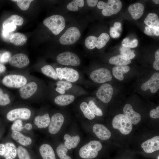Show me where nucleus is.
<instances>
[{
  "instance_id": "27",
  "label": "nucleus",
  "mask_w": 159,
  "mask_h": 159,
  "mask_svg": "<svg viewBox=\"0 0 159 159\" xmlns=\"http://www.w3.org/2000/svg\"><path fill=\"white\" fill-rule=\"evenodd\" d=\"M72 83L65 80H58L56 83L55 91L60 95L65 94L66 91L71 89L73 86Z\"/></svg>"
},
{
  "instance_id": "47",
  "label": "nucleus",
  "mask_w": 159,
  "mask_h": 159,
  "mask_svg": "<svg viewBox=\"0 0 159 159\" xmlns=\"http://www.w3.org/2000/svg\"><path fill=\"white\" fill-rule=\"evenodd\" d=\"M155 60L153 63V67L156 70H159V49L157 50L155 53Z\"/></svg>"
},
{
  "instance_id": "45",
  "label": "nucleus",
  "mask_w": 159,
  "mask_h": 159,
  "mask_svg": "<svg viewBox=\"0 0 159 159\" xmlns=\"http://www.w3.org/2000/svg\"><path fill=\"white\" fill-rule=\"evenodd\" d=\"M11 57V53L8 51L0 53V63L2 64L7 62Z\"/></svg>"
},
{
  "instance_id": "16",
  "label": "nucleus",
  "mask_w": 159,
  "mask_h": 159,
  "mask_svg": "<svg viewBox=\"0 0 159 159\" xmlns=\"http://www.w3.org/2000/svg\"><path fill=\"white\" fill-rule=\"evenodd\" d=\"M141 146L145 152L151 153L159 150V136H155L143 142Z\"/></svg>"
},
{
  "instance_id": "25",
  "label": "nucleus",
  "mask_w": 159,
  "mask_h": 159,
  "mask_svg": "<svg viewBox=\"0 0 159 159\" xmlns=\"http://www.w3.org/2000/svg\"><path fill=\"white\" fill-rule=\"evenodd\" d=\"M145 24L147 26L155 29H159V19L155 14L149 13L144 20Z\"/></svg>"
},
{
  "instance_id": "7",
  "label": "nucleus",
  "mask_w": 159,
  "mask_h": 159,
  "mask_svg": "<svg viewBox=\"0 0 159 159\" xmlns=\"http://www.w3.org/2000/svg\"><path fill=\"white\" fill-rule=\"evenodd\" d=\"M56 60L61 64L73 67L79 66L81 62L78 55L69 51L64 52L59 54L57 57Z\"/></svg>"
},
{
  "instance_id": "34",
  "label": "nucleus",
  "mask_w": 159,
  "mask_h": 159,
  "mask_svg": "<svg viewBox=\"0 0 159 159\" xmlns=\"http://www.w3.org/2000/svg\"><path fill=\"white\" fill-rule=\"evenodd\" d=\"M68 149L64 144L61 143L57 147L56 152L60 159H72V158L67 155Z\"/></svg>"
},
{
  "instance_id": "23",
  "label": "nucleus",
  "mask_w": 159,
  "mask_h": 159,
  "mask_svg": "<svg viewBox=\"0 0 159 159\" xmlns=\"http://www.w3.org/2000/svg\"><path fill=\"white\" fill-rule=\"evenodd\" d=\"M130 67L126 65H117L112 69L113 76L117 79L122 81L124 79L123 74L129 71Z\"/></svg>"
},
{
  "instance_id": "43",
  "label": "nucleus",
  "mask_w": 159,
  "mask_h": 159,
  "mask_svg": "<svg viewBox=\"0 0 159 159\" xmlns=\"http://www.w3.org/2000/svg\"><path fill=\"white\" fill-rule=\"evenodd\" d=\"M33 1L32 0H16L18 6L22 10H26L29 8L31 3Z\"/></svg>"
},
{
  "instance_id": "26",
  "label": "nucleus",
  "mask_w": 159,
  "mask_h": 159,
  "mask_svg": "<svg viewBox=\"0 0 159 159\" xmlns=\"http://www.w3.org/2000/svg\"><path fill=\"white\" fill-rule=\"evenodd\" d=\"M65 140L64 144L68 149L75 148L80 140V138L78 135L71 136L68 134H65L64 136Z\"/></svg>"
},
{
  "instance_id": "56",
  "label": "nucleus",
  "mask_w": 159,
  "mask_h": 159,
  "mask_svg": "<svg viewBox=\"0 0 159 159\" xmlns=\"http://www.w3.org/2000/svg\"><path fill=\"white\" fill-rule=\"evenodd\" d=\"M157 159H159V155Z\"/></svg>"
},
{
  "instance_id": "29",
  "label": "nucleus",
  "mask_w": 159,
  "mask_h": 159,
  "mask_svg": "<svg viewBox=\"0 0 159 159\" xmlns=\"http://www.w3.org/2000/svg\"><path fill=\"white\" fill-rule=\"evenodd\" d=\"M50 118L49 114L47 113L40 116H36L34 120V123L39 128L47 127L49 124Z\"/></svg>"
},
{
  "instance_id": "37",
  "label": "nucleus",
  "mask_w": 159,
  "mask_h": 159,
  "mask_svg": "<svg viewBox=\"0 0 159 159\" xmlns=\"http://www.w3.org/2000/svg\"><path fill=\"white\" fill-rule=\"evenodd\" d=\"M97 41V37L94 36H89L85 40V45L88 49H93L96 47Z\"/></svg>"
},
{
  "instance_id": "44",
  "label": "nucleus",
  "mask_w": 159,
  "mask_h": 159,
  "mask_svg": "<svg viewBox=\"0 0 159 159\" xmlns=\"http://www.w3.org/2000/svg\"><path fill=\"white\" fill-rule=\"evenodd\" d=\"M23 126L22 120L17 119L15 120L11 126V129L12 131L19 132L24 128Z\"/></svg>"
},
{
  "instance_id": "51",
  "label": "nucleus",
  "mask_w": 159,
  "mask_h": 159,
  "mask_svg": "<svg viewBox=\"0 0 159 159\" xmlns=\"http://www.w3.org/2000/svg\"><path fill=\"white\" fill-rule=\"evenodd\" d=\"M113 27L119 32L122 30L121 24L120 22H115L114 23Z\"/></svg>"
},
{
  "instance_id": "1",
  "label": "nucleus",
  "mask_w": 159,
  "mask_h": 159,
  "mask_svg": "<svg viewBox=\"0 0 159 159\" xmlns=\"http://www.w3.org/2000/svg\"><path fill=\"white\" fill-rule=\"evenodd\" d=\"M41 85L37 79H29L26 85L19 89V96L24 100L37 96L41 90Z\"/></svg>"
},
{
  "instance_id": "18",
  "label": "nucleus",
  "mask_w": 159,
  "mask_h": 159,
  "mask_svg": "<svg viewBox=\"0 0 159 159\" xmlns=\"http://www.w3.org/2000/svg\"><path fill=\"white\" fill-rule=\"evenodd\" d=\"M61 68L63 80L73 83L79 80L80 74L77 70L67 67H61Z\"/></svg>"
},
{
  "instance_id": "3",
  "label": "nucleus",
  "mask_w": 159,
  "mask_h": 159,
  "mask_svg": "<svg viewBox=\"0 0 159 159\" xmlns=\"http://www.w3.org/2000/svg\"><path fill=\"white\" fill-rule=\"evenodd\" d=\"M43 23L53 34L56 35L61 33L65 26L64 18L59 15H53L46 18L44 20Z\"/></svg>"
},
{
  "instance_id": "21",
  "label": "nucleus",
  "mask_w": 159,
  "mask_h": 159,
  "mask_svg": "<svg viewBox=\"0 0 159 159\" xmlns=\"http://www.w3.org/2000/svg\"><path fill=\"white\" fill-rule=\"evenodd\" d=\"M39 152L43 159H56L53 148L48 144L42 145L39 148Z\"/></svg>"
},
{
  "instance_id": "49",
  "label": "nucleus",
  "mask_w": 159,
  "mask_h": 159,
  "mask_svg": "<svg viewBox=\"0 0 159 159\" xmlns=\"http://www.w3.org/2000/svg\"><path fill=\"white\" fill-rule=\"evenodd\" d=\"M110 33L111 37L114 38H118L120 36V32L113 27L110 28Z\"/></svg>"
},
{
  "instance_id": "13",
  "label": "nucleus",
  "mask_w": 159,
  "mask_h": 159,
  "mask_svg": "<svg viewBox=\"0 0 159 159\" xmlns=\"http://www.w3.org/2000/svg\"><path fill=\"white\" fill-rule=\"evenodd\" d=\"M63 115L60 113L54 115L50 120L49 125L48 131L52 134L57 133L60 130L64 122Z\"/></svg>"
},
{
  "instance_id": "9",
  "label": "nucleus",
  "mask_w": 159,
  "mask_h": 159,
  "mask_svg": "<svg viewBox=\"0 0 159 159\" xmlns=\"http://www.w3.org/2000/svg\"><path fill=\"white\" fill-rule=\"evenodd\" d=\"M90 77L93 82L98 83H103L111 81L112 75L110 71L107 69L101 68L92 72Z\"/></svg>"
},
{
  "instance_id": "40",
  "label": "nucleus",
  "mask_w": 159,
  "mask_h": 159,
  "mask_svg": "<svg viewBox=\"0 0 159 159\" xmlns=\"http://www.w3.org/2000/svg\"><path fill=\"white\" fill-rule=\"evenodd\" d=\"M138 43V40L136 39L130 40L129 38H126L123 40L122 45V47H125L134 48L137 46Z\"/></svg>"
},
{
  "instance_id": "10",
  "label": "nucleus",
  "mask_w": 159,
  "mask_h": 159,
  "mask_svg": "<svg viewBox=\"0 0 159 159\" xmlns=\"http://www.w3.org/2000/svg\"><path fill=\"white\" fill-rule=\"evenodd\" d=\"M31 112L30 109L25 107L18 108L12 109L6 115L7 119L10 121L21 119L26 120L31 116Z\"/></svg>"
},
{
  "instance_id": "32",
  "label": "nucleus",
  "mask_w": 159,
  "mask_h": 159,
  "mask_svg": "<svg viewBox=\"0 0 159 159\" xmlns=\"http://www.w3.org/2000/svg\"><path fill=\"white\" fill-rule=\"evenodd\" d=\"M80 108L86 118L90 120H92L95 118V115L90 110L86 102H82L80 105Z\"/></svg>"
},
{
  "instance_id": "12",
  "label": "nucleus",
  "mask_w": 159,
  "mask_h": 159,
  "mask_svg": "<svg viewBox=\"0 0 159 159\" xmlns=\"http://www.w3.org/2000/svg\"><path fill=\"white\" fill-rule=\"evenodd\" d=\"M17 155V148L12 143L0 144V155L5 159H14Z\"/></svg>"
},
{
  "instance_id": "48",
  "label": "nucleus",
  "mask_w": 159,
  "mask_h": 159,
  "mask_svg": "<svg viewBox=\"0 0 159 159\" xmlns=\"http://www.w3.org/2000/svg\"><path fill=\"white\" fill-rule=\"evenodd\" d=\"M150 117L154 119L158 118H159V106H158L156 109H153L152 110L150 113Z\"/></svg>"
},
{
  "instance_id": "6",
  "label": "nucleus",
  "mask_w": 159,
  "mask_h": 159,
  "mask_svg": "<svg viewBox=\"0 0 159 159\" xmlns=\"http://www.w3.org/2000/svg\"><path fill=\"white\" fill-rule=\"evenodd\" d=\"M113 128L117 129L122 134L127 135L132 130V123L123 114H119L115 116L112 121Z\"/></svg>"
},
{
  "instance_id": "38",
  "label": "nucleus",
  "mask_w": 159,
  "mask_h": 159,
  "mask_svg": "<svg viewBox=\"0 0 159 159\" xmlns=\"http://www.w3.org/2000/svg\"><path fill=\"white\" fill-rule=\"evenodd\" d=\"M88 105L90 110L95 115L98 116L102 115L103 112L102 110L97 106L93 100H90Z\"/></svg>"
},
{
  "instance_id": "14",
  "label": "nucleus",
  "mask_w": 159,
  "mask_h": 159,
  "mask_svg": "<svg viewBox=\"0 0 159 159\" xmlns=\"http://www.w3.org/2000/svg\"><path fill=\"white\" fill-rule=\"evenodd\" d=\"M9 62L13 67L21 68L27 66L29 63L30 61L26 54L19 53L11 56Z\"/></svg>"
},
{
  "instance_id": "39",
  "label": "nucleus",
  "mask_w": 159,
  "mask_h": 159,
  "mask_svg": "<svg viewBox=\"0 0 159 159\" xmlns=\"http://www.w3.org/2000/svg\"><path fill=\"white\" fill-rule=\"evenodd\" d=\"M17 153L19 159H31L27 150L21 146L17 148Z\"/></svg>"
},
{
  "instance_id": "55",
  "label": "nucleus",
  "mask_w": 159,
  "mask_h": 159,
  "mask_svg": "<svg viewBox=\"0 0 159 159\" xmlns=\"http://www.w3.org/2000/svg\"><path fill=\"white\" fill-rule=\"evenodd\" d=\"M153 1L155 4H158L159 3V0H153Z\"/></svg>"
},
{
  "instance_id": "42",
  "label": "nucleus",
  "mask_w": 159,
  "mask_h": 159,
  "mask_svg": "<svg viewBox=\"0 0 159 159\" xmlns=\"http://www.w3.org/2000/svg\"><path fill=\"white\" fill-rule=\"evenodd\" d=\"M11 102L9 96L6 93H4L2 89L0 88V105L5 106Z\"/></svg>"
},
{
  "instance_id": "5",
  "label": "nucleus",
  "mask_w": 159,
  "mask_h": 159,
  "mask_svg": "<svg viewBox=\"0 0 159 159\" xmlns=\"http://www.w3.org/2000/svg\"><path fill=\"white\" fill-rule=\"evenodd\" d=\"M122 3L119 0H109L107 3L100 1L97 4V7L102 9V13L105 16H109L116 14L120 10Z\"/></svg>"
},
{
  "instance_id": "17",
  "label": "nucleus",
  "mask_w": 159,
  "mask_h": 159,
  "mask_svg": "<svg viewBox=\"0 0 159 159\" xmlns=\"http://www.w3.org/2000/svg\"><path fill=\"white\" fill-rule=\"evenodd\" d=\"M124 115L130 122L133 125L137 124L141 120L140 115L134 111L131 105L129 104H126L123 108Z\"/></svg>"
},
{
  "instance_id": "11",
  "label": "nucleus",
  "mask_w": 159,
  "mask_h": 159,
  "mask_svg": "<svg viewBox=\"0 0 159 159\" xmlns=\"http://www.w3.org/2000/svg\"><path fill=\"white\" fill-rule=\"evenodd\" d=\"M113 94L112 86L108 83L102 85L97 90L96 95L97 97L104 103H107L111 100Z\"/></svg>"
},
{
  "instance_id": "19",
  "label": "nucleus",
  "mask_w": 159,
  "mask_h": 159,
  "mask_svg": "<svg viewBox=\"0 0 159 159\" xmlns=\"http://www.w3.org/2000/svg\"><path fill=\"white\" fill-rule=\"evenodd\" d=\"M93 132L100 139L105 140L111 137V133L105 126L102 124H96L92 128Z\"/></svg>"
},
{
  "instance_id": "35",
  "label": "nucleus",
  "mask_w": 159,
  "mask_h": 159,
  "mask_svg": "<svg viewBox=\"0 0 159 159\" xmlns=\"http://www.w3.org/2000/svg\"><path fill=\"white\" fill-rule=\"evenodd\" d=\"M109 35L106 33H103L97 37V41L96 47L100 49L104 47L110 39Z\"/></svg>"
},
{
  "instance_id": "54",
  "label": "nucleus",
  "mask_w": 159,
  "mask_h": 159,
  "mask_svg": "<svg viewBox=\"0 0 159 159\" xmlns=\"http://www.w3.org/2000/svg\"><path fill=\"white\" fill-rule=\"evenodd\" d=\"M24 127L27 130H29L32 128V125L30 123H27L25 124Z\"/></svg>"
},
{
  "instance_id": "53",
  "label": "nucleus",
  "mask_w": 159,
  "mask_h": 159,
  "mask_svg": "<svg viewBox=\"0 0 159 159\" xmlns=\"http://www.w3.org/2000/svg\"><path fill=\"white\" fill-rule=\"evenodd\" d=\"M6 69V67L3 64L0 63V74L4 72Z\"/></svg>"
},
{
  "instance_id": "8",
  "label": "nucleus",
  "mask_w": 159,
  "mask_h": 159,
  "mask_svg": "<svg viewBox=\"0 0 159 159\" xmlns=\"http://www.w3.org/2000/svg\"><path fill=\"white\" fill-rule=\"evenodd\" d=\"M81 35L80 31L77 28L72 26L68 28L62 35L59 42L64 45L73 44L80 39Z\"/></svg>"
},
{
  "instance_id": "31",
  "label": "nucleus",
  "mask_w": 159,
  "mask_h": 159,
  "mask_svg": "<svg viewBox=\"0 0 159 159\" xmlns=\"http://www.w3.org/2000/svg\"><path fill=\"white\" fill-rule=\"evenodd\" d=\"M41 72L46 76L54 80H58L55 69L50 65H46L41 69Z\"/></svg>"
},
{
  "instance_id": "46",
  "label": "nucleus",
  "mask_w": 159,
  "mask_h": 159,
  "mask_svg": "<svg viewBox=\"0 0 159 159\" xmlns=\"http://www.w3.org/2000/svg\"><path fill=\"white\" fill-rule=\"evenodd\" d=\"M144 33L149 36L159 35V29H155L148 26H146L144 31Z\"/></svg>"
},
{
  "instance_id": "36",
  "label": "nucleus",
  "mask_w": 159,
  "mask_h": 159,
  "mask_svg": "<svg viewBox=\"0 0 159 159\" xmlns=\"http://www.w3.org/2000/svg\"><path fill=\"white\" fill-rule=\"evenodd\" d=\"M84 5L83 0H74L69 3L67 6V9L69 11H77L78 10V7L81 8Z\"/></svg>"
},
{
  "instance_id": "57",
  "label": "nucleus",
  "mask_w": 159,
  "mask_h": 159,
  "mask_svg": "<svg viewBox=\"0 0 159 159\" xmlns=\"http://www.w3.org/2000/svg\"></svg>"
},
{
  "instance_id": "33",
  "label": "nucleus",
  "mask_w": 159,
  "mask_h": 159,
  "mask_svg": "<svg viewBox=\"0 0 159 159\" xmlns=\"http://www.w3.org/2000/svg\"><path fill=\"white\" fill-rule=\"evenodd\" d=\"M23 22L22 17L17 15H13L6 19L3 24H11L20 26L23 24Z\"/></svg>"
},
{
  "instance_id": "30",
  "label": "nucleus",
  "mask_w": 159,
  "mask_h": 159,
  "mask_svg": "<svg viewBox=\"0 0 159 159\" xmlns=\"http://www.w3.org/2000/svg\"><path fill=\"white\" fill-rule=\"evenodd\" d=\"M109 63L117 65H126L131 63L130 59L122 55H118L110 57L109 60Z\"/></svg>"
},
{
  "instance_id": "4",
  "label": "nucleus",
  "mask_w": 159,
  "mask_h": 159,
  "mask_svg": "<svg viewBox=\"0 0 159 159\" xmlns=\"http://www.w3.org/2000/svg\"><path fill=\"white\" fill-rule=\"evenodd\" d=\"M102 147V145L100 141H91L81 148L79 151V155L83 159L95 158L97 156L99 151Z\"/></svg>"
},
{
  "instance_id": "52",
  "label": "nucleus",
  "mask_w": 159,
  "mask_h": 159,
  "mask_svg": "<svg viewBox=\"0 0 159 159\" xmlns=\"http://www.w3.org/2000/svg\"><path fill=\"white\" fill-rule=\"evenodd\" d=\"M10 33L3 29L2 32V37L4 39H7L9 37H10L9 35Z\"/></svg>"
},
{
  "instance_id": "22",
  "label": "nucleus",
  "mask_w": 159,
  "mask_h": 159,
  "mask_svg": "<svg viewBox=\"0 0 159 159\" xmlns=\"http://www.w3.org/2000/svg\"><path fill=\"white\" fill-rule=\"evenodd\" d=\"M75 97L73 95L64 94L56 96L54 98V103L60 106L68 105L72 102L75 100Z\"/></svg>"
},
{
  "instance_id": "2",
  "label": "nucleus",
  "mask_w": 159,
  "mask_h": 159,
  "mask_svg": "<svg viewBox=\"0 0 159 159\" xmlns=\"http://www.w3.org/2000/svg\"><path fill=\"white\" fill-rule=\"evenodd\" d=\"M29 79L26 75L13 73L4 77L2 80V83L7 87L19 89L26 85Z\"/></svg>"
},
{
  "instance_id": "28",
  "label": "nucleus",
  "mask_w": 159,
  "mask_h": 159,
  "mask_svg": "<svg viewBox=\"0 0 159 159\" xmlns=\"http://www.w3.org/2000/svg\"><path fill=\"white\" fill-rule=\"evenodd\" d=\"M27 39L24 34L16 32L11 34L9 37L10 42L16 46H21L26 42Z\"/></svg>"
},
{
  "instance_id": "41",
  "label": "nucleus",
  "mask_w": 159,
  "mask_h": 159,
  "mask_svg": "<svg viewBox=\"0 0 159 159\" xmlns=\"http://www.w3.org/2000/svg\"><path fill=\"white\" fill-rule=\"evenodd\" d=\"M120 51L121 55L125 56L130 59H133L135 56L134 51L129 48L122 47L120 48Z\"/></svg>"
},
{
  "instance_id": "24",
  "label": "nucleus",
  "mask_w": 159,
  "mask_h": 159,
  "mask_svg": "<svg viewBox=\"0 0 159 159\" xmlns=\"http://www.w3.org/2000/svg\"><path fill=\"white\" fill-rule=\"evenodd\" d=\"M11 135L14 140L23 145L28 146L32 143L30 138L24 136L19 132L12 131Z\"/></svg>"
},
{
  "instance_id": "15",
  "label": "nucleus",
  "mask_w": 159,
  "mask_h": 159,
  "mask_svg": "<svg viewBox=\"0 0 159 159\" xmlns=\"http://www.w3.org/2000/svg\"><path fill=\"white\" fill-rule=\"evenodd\" d=\"M141 88L144 91L150 89L152 93L156 92L159 88V73L153 74L148 80L142 84Z\"/></svg>"
},
{
  "instance_id": "20",
  "label": "nucleus",
  "mask_w": 159,
  "mask_h": 159,
  "mask_svg": "<svg viewBox=\"0 0 159 159\" xmlns=\"http://www.w3.org/2000/svg\"><path fill=\"white\" fill-rule=\"evenodd\" d=\"M144 9V6L140 3L132 4L128 8L129 12L135 19H139L142 16Z\"/></svg>"
},
{
  "instance_id": "50",
  "label": "nucleus",
  "mask_w": 159,
  "mask_h": 159,
  "mask_svg": "<svg viewBox=\"0 0 159 159\" xmlns=\"http://www.w3.org/2000/svg\"><path fill=\"white\" fill-rule=\"evenodd\" d=\"M88 5L90 7L95 6L97 4V0H87L86 1Z\"/></svg>"
}]
</instances>
